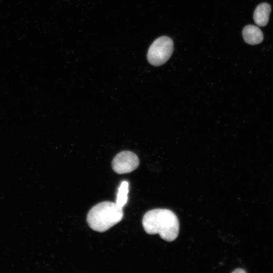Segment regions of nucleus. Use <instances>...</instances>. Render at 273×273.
Masks as SVG:
<instances>
[{
	"mask_svg": "<svg viewBox=\"0 0 273 273\" xmlns=\"http://www.w3.org/2000/svg\"><path fill=\"white\" fill-rule=\"evenodd\" d=\"M142 224L145 232L150 235L159 234L168 242L174 241L179 233L177 217L171 210L157 208L147 211L144 215Z\"/></svg>",
	"mask_w": 273,
	"mask_h": 273,
	"instance_id": "f257e3e1",
	"label": "nucleus"
},
{
	"mask_svg": "<svg viewBox=\"0 0 273 273\" xmlns=\"http://www.w3.org/2000/svg\"><path fill=\"white\" fill-rule=\"evenodd\" d=\"M123 216L122 209L115 203L100 202L88 211L86 220L89 226L98 232H104L119 222Z\"/></svg>",
	"mask_w": 273,
	"mask_h": 273,
	"instance_id": "f03ea898",
	"label": "nucleus"
},
{
	"mask_svg": "<svg viewBox=\"0 0 273 273\" xmlns=\"http://www.w3.org/2000/svg\"><path fill=\"white\" fill-rule=\"evenodd\" d=\"M173 51L172 40L168 36H161L149 47L147 56L148 61L155 66L162 65L170 58Z\"/></svg>",
	"mask_w": 273,
	"mask_h": 273,
	"instance_id": "7ed1b4c3",
	"label": "nucleus"
},
{
	"mask_svg": "<svg viewBox=\"0 0 273 273\" xmlns=\"http://www.w3.org/2000/svg\"><path fill=\"white\" fill-rule=\"evenodd\" d=\"M138 156L129 151H124L117 154L112 162L113 170L118 174L129 173L139 165Z\"/></svg>",
	"mask_w": 273,
	"mask_h": 273,
	"instance_id": "20e7f679",
	"label": "nucleus"
},
{
	"mask_svg": "<svg viewBox=\"0 0 273 273\" xmlns=\"http://www.w3.org/2000/svg\"><path fill=\"white\" fill-rule=\"evenodd\" d=\"M243 37L246 42L251 45L259 44L263 41V35L257 26L248 25L243 29Z\"/></svg>",
	"mask_w": 273,
	"mask_h": 273,
	"instance_id": "39448f33",
	"label": "nucleus"
},
{
	"mask_svg": "<svg viewBox=\"0 0 273 273\" xmlns=\"http://www.w3.org/2000/svg\"><path fill=\"white\" fill-rule=\"evenodd\" d=\"M270 12L271 8L268 4L263 3L259 4L256 8L253 14L255 23L259 26H266Z\"/></svg>",
	"mask_w": 273,
	"mask_h": 273,
	"instance_id": "423d86ee",
	"label": "nucleus"
},
{
	"mask_svg": "<svg viewBox=\"0 0 273 273\" xmlns=\"http://www.w3.org/2000/svg\"><path fill=\"white\" fill-rule=\"evenodd\" d=\"M128 185L129 184L127 181H123L118 189L115 203L122 209L127 202V195L129 191Z\"/></svg>",
	"mask_w": 273,
	"mask_h": 273,
	"instance_id": "0eeeda50",
	"label": "nucleus"
},
{
	"mask_svg": "<svg viewBox=\"0 0 273 273\" xmlns=\"http://www.w3.org/2000/svg\"><path fill=\"white\" fill-rule=\"evenodd\" d=\"M232 272L233 273H244L246 272V271L242 268H237L236 270H234Z\"/></svg>",
	"mask_w": 273,
	"mask_h": 273,
	"instance_id": "6e6552de",
	"label": "nucleus"
}]
</instances>
